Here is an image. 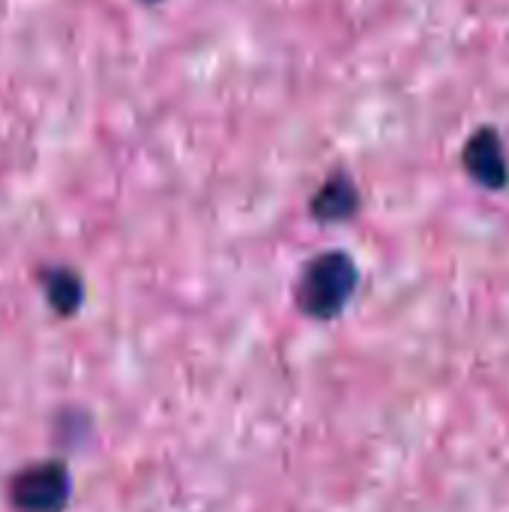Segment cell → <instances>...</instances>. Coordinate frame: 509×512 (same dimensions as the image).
<instances>
[{
    "instance_id": "cell-1",
    "label": "cell",
    "mask_w": 509,
    "mask_h": 512,
    "mask_svg": "<svg viewBox=\"0 0 509 512\" xmlns=\"http://www.w3.org/2000/svg\"><path fill=\"white\" fill-rule=\"evenodd\" d=\"M357 288V267L345 252H324L306 264L297 282V306L318 321L336 318Z\"/></svg>"
},
{
    "instance_id": "cell-2",
    "label": "cell",
    "mask_w": 509,
    "mask_h": 512,
    "mask_svg": "<svg viewBox=\"0 0 509 512\" xmlns=\"http://www.w3.org/2000/svg\"><path fill=\"white\" fill-rule=\"evenodd\" d=\"M21 512H60L69 501V474L60 462H42L21 471L9 486Z\"/></svg>"
},
{
    "instance_id": "cell-3",
    "label": "cell",
    "mask_w": 509,
    "mask_h": 512,
    "mask_svg": "<svg viewBox=\"0 0 509 512\" xmlns=\"http://www.w3.org/2000/svg\"><path fill=\"white\" fill-rule=\"evenodd\" d=\"M465 171L486 189H501L507 183V153L495 129H480L468 138L462 153Z\"/></svg>"
},
{
    "instance_id": "cell-4",
    "label": "cell",
    "mask_w": 509,
    "mask_h": 512,
    "mask_svg": "<svg viewBox=\"0 0 509 512\" xmlns=\"http://www.w3.org/2000/svg\"><path fill=\"white\" fill-rule=\"evenodd\" d=\"M360 207L357 198V186L351 183V177L345 171H336L312 198V216L318 222H342L351 219Z\"/></svg>"
},
{
    "instance_id": "cell-5",
    "label": "cell",
    "mask_w": 509,
    "mask_h": 512,
    "mask_svg": "<svg viewBox=\"0 0 509 512\" xmlns=\"http://www.w3.org/2000/svg\"><path fill=\"white\" fill-rule=\"evenodd\" d=\"M45 294L60 315H69L81 303V282L69 270H54L45 273Z\"/></svg>"
}]
</instances>
